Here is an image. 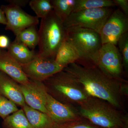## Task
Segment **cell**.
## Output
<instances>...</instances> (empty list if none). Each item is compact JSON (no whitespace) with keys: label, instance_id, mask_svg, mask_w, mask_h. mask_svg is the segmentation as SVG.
Wrapping results in <instances>:
<instances>
[{"label":"cell","instance_id":"6da1fadb","mask_svg":"<svg viewBox=\"0 0 128 128\" xmlns=\"http://www.w3.org/2000/svg\"><path fill=\"white\" fill-rule=\"evenodd\" d=\"M64 70L74 76L91 96L108 102L118 110L124 108L123 98L128 94L127 82L110 78L95 66L74 63Z\"/></svg>","mask_w":128,"mask_h":128},{"label":"cell","instance_id":"7a4b0ae2","mask_svg":"<svg viewBox=\"0 0 128 128\" xmlns=\"http://www.w3.org/2000/svg\"><path fill=\"white\" fill-rule=\"evenodd\" d=\"M78 106L81 116L98 128L128 127V116L106 101L90 96Z\"/></svg>","mask_w":128,"mask_h":128},{"label":"cell","instance_id":"3957f363","mask_svg":"<svg viewBox=\"0 0 128 128\" xmlns=\"http://www.w3.org/2000/svg\"><path fill=\"white\" fill-rule=\"evenodd\" d=\"M43 82L48 94L64 104L78 105L91 96L74 76L64 70Z\"/></svg>","mask_w":128,"mask_h":128},{"label":"cell","instance_id":"277c9868","mask_svg":"<svg viewBox=\"0 0 128 128\" xmlns=\"http://www.w3.org/2000/svg\"><path fill=\"white\" fill-rule=\"evenodd\" d=\"M38 33L39 51L37 56L54 60L57 50L66 40V32L63 22L54 11L41 19Z\"/></svg>","mask_w":128,"mask_h":128},{"label":"cell","instance_id":"5b68a950","mask_svg":"<svg viewBox=\"0 0 128 128\" xmlns=\"http://www.w3.org/2000/svg\"><path fill=\"white\" fill-rule=\"evenodd\" d=\"M66 39L75 48L80 56L78 61L82 66L92 65L102 46L100 34L94 30L84 28H66Z\"/></svg>","mask_w":128,"mask_h":128},{"label":"cell","instance_id":"8992f818","mask_svg":"<svg viewBox=\"0 0 128 128\" xmlns=\"http://www.w3.org/2000/svg\"><path fill=\"white\" fill-rule=\"evenodd\" d=\"M113 10L112 8L85 9L73 12L63 22L66 29L84 28L100 33L106 20Z\"/></svg>","mask_w":128,"mask_h":128},{"label":"cell","instance_id":"52a82bcc","mask_svg":"<svg viewBox=\"0 0 128 128\" xmlns=\"http://www.w3.org/2000/svg\"><path fill=\"white\" fill-rule=\"evenodd\" d=\"M93 65L110 78L121 82H127L123 78L122 60L116 45L112 44H102Z\"/></svg>","mask_w":128,"mask_h":128},{"label":"cell","instance_id":"ba28073f","mask_svg":"<svg viewBox=\"0 0 128 128\" xmlns=\"http://www.w3.org/2000/svg\"><path fill=\"white\" fill-rule=\"evenodd\" d=\"M128 18L119 8L113 11L101 29L100 36L102 44L116 45L118 41L128 32Z\"/></svg>","mask_w":128,"mask_h":128},{"label":"cell","instance_id":"9c48e42d","mask_svg":"<svg viewBox=\"0 0 128 128\" xmlns=\"http://www.w3.org/2000/svg\"><path fill=\"white\" fill-rule=\"evenodd\" d=\"M26 75L30 80L43 82L64 67L59 64L54 60L36 56L31 62L20 64Z\"/></svg>","mask_w":128,"mask_h":128},{"label":"cell","instance_id":"30bf717a","mask_svg":"<svg viewBox=\"0 0 128 128\" xmlns=\"http://www.w3.org/2000/svg\"><path fill=\"white\" fill-rule=\"evenodd\" d=\"M0 8L6 18L5 29L12 31L16 36L26 28L39 24L36 16L28 14L19 6L9 4L2 5Z\"/></svg>","mask_w":128,"mask_h":128},{"label":"cell","instance_id":"8fae6325","mask_svg":"<svg viewBox=\"0 0 128 128\" xmlns=\"http://www.w3.org/2000/svg\"><path fill=\"white\" fill-rule=\"evenodd\" d=\"M45 107L48 115L56 125L82 119L74 105L59 102L47 92Z\"/></svg>","mask_w":128,"mask_h":128},{"label":"cell","instance_id":"7c38bea8","mask_svg":"<svg viewBox=\"0 0 128 128\" xmlns=\"http://www.w3.org/2000/svg\"><path fill=\"white\" fill-rule=\"evenodd\" d=\"M19 86L26 105L48 114L45 107L47 92L43 82L30 80L27 84Z\"/></svg>","mask_w":128,"mask_h":128},{"label":"cell","instance_id":"4fadbf2b","mask_svg":"<svg viewBox=\"0 0 128 128\" xmlns=\"http://www.w3.org/2000/svg\"><path fill=\"white\" fill-rule=\"evenodd\" d=\"M0 71L19 84H27L30 82L22 70L20 64L12 57L7 51L1 48H0Z\"/></svg>","mask_w":128,"mask_h":128},{"label":"cell","instance_id":"5bb4252c","mask_svg":"<svg viewBox=\"0 0 128 128\" xmlns=\"http://www.w3.org/2000/svg\"><path fill=\"white\" fill-rule=\"evenodd\" d=\"M0 93L17 106L22 108L26 105L19 84L1 71Z\"/></svg>","mask_w":128,"mask_h":128},{"label":"cell","instance_id":"9a60e30c","mask_svg":"<svg viewBox=\"0 0 128 128\" xmlns=\"http://www.w3.org/2000/svg\"><path fill=\"white\" fill-rule=\"evenodd\" d=\"M22 108L33 128H55V124L47 114L33 109L27 105Z\"/></svg>","mask_w":128,"mask_h":128},{"label":"cell","instance_id":"2e32d148","mask_svg":"<svg viewBox=\"0 0 128 128\" xmlns=\"http://www.w3.org/2000/svg\"><path fill=\"white\" fill-rule=\"evenodd\" d=\"M80 58V56L75 48L66 39L57 50L54 60L65 68L70 64L76 63Z\"/></svg>","mask_w":128,"mask_h":128},{"label":"cell","instance_id":"e0dca14e","mask_svg":"<svg viewBox=\"0 0 128 128\" xmlns=\"http://www.w3.org/2000/svg\"><path fill=\"white\" fill-rule=\"evenodd\" d=\"M7 49L9 54L20 64L29 63L37 55L34 50H30L23 44L16 40L10 44Z\"/></svg>","mask_w":128,"mask_h":128},{"label":"cell","instance_id":"ac0fdd59","mask_svg":"<svg viewBox=\"0 0 128 128\" xmlns=\"http://www.w3.org/2000/svg\"><path fill=\"white\" fill-rule=\"evenodd\" d=\"M2 127L3 128H33L22 108L3 120Z\"/></svg>","mask_w":128,"mask_h":128},{"label":"cell","instance_id":"d6986e66","mask_svg":"<svg viewBox=\"0 0 128 128\" xmlns=\"http://www.w3.org/2000/svg\"><path fill=\"white\" fill-rule=\"evenodd\" d=\"M50 2L53 11L63 22L74 11L76 0H52Z\"/></svg>","mask_w":128,"mask_h":128},{"label":"cell","instance_id":"ffe728a7","mask_svg":"<svg viewBox=\"0 0 128 128\" xmlns=\"http://www.w3.org/2000/svg\"><path fill=\"white\" fill-rule=\"evenodd\" d=\"M16 36V41L23 44L32 50H34L38 44V33L36 26L28 28Z\"/></svg>","mask_w":128,"mask_h":128},{"label":"cell","instance_id":"44dd1931","mask_svg":"<svg viewBox=\"0 0 128 128\" xmlns=\"http://www.w3.org/2000/svg\"><path fill=\"white\" fill-rule=\"evenodd\" d=\"M115 6L113 0H76L73 12L85 9L112 8Z\"/></svg>","mask_w":128,"mask_h":128},{"label":"cell","instance_id":"7402d4cb","mask_svg":"<svg viewBox=\"0 0 128 128\" xmlns=\"http://www.w3.org/2000/svg\"><path fill=\"white\" fill-rule=\"evenodd\" d=\"M29 5L38 18H44L53 10L50 0H32Z\"/></svg>","mask_w":128,"mask_h":128},{"label":"cell","instance_id":"603a6c76","mask_svg":"<svg viewBox=\"0 0 128 128\" xmlns=\"http://www.w3.org/2000/svg\"><path fill=\"white\" fill-rule=\"evenodd\" d=\"M18 110L15 104L0 93V117L4 119Z\"/></svg>","mask_w":128,"mask_h":128},{"label":"cell","instance_id":"cb8c5ba5","mask_svg":"<svg viewBox=\"0 0 128 128\" xmlns=\"http://www.w3.org/2000/svg\"><path fill=\"white\" fill-rule=\"evenodd\" d=\"M117 44L122 57L123 66L127 73L128 70V32L126 33L120 38Z\"/></svg>","mask_w":128,"mask_h":128},{"label":"cell","instance_id":"d4e9b609","mask_svg":"<svg viewBox=\"0 0 128 128\" xmlns=\"http://www.w3.org/2000/svg\"><path fill=\"white\" fill-rule=\"evenodd\" d=\"M54 128H99L86 120L82 118L80 120L71 121L60 125H56Z\"/></svg>","mask_w":128,"mask_h":128},{"label":"cell","instance_id":"484cf974","mask_svg":"<svg viewBox=\"0 0 128 128\" xmlns=\"http://www.w3.org/2000/svg\"><path fill=\"white\" fill-rule=\"evenodd\" d=\"M116 6L120 7L119 9L124 14L128 16V0H113Z\"/></svg>","mask_w":128,"mask_h":128},{"label":"cell","instance_id":"4316f807","mask_svg":"<svg viewBox=\"0 0 128 128\" xmlns=\"http://www.w3.org/2000/svg\"><path fill=\"white\" fill-rule=\"evenodd\" d=\"M6 1L9 4L15 5L20 8L25 7L30 2V0H9Z\"/></svg>","mask_w":128,"mask_h":128},{"label":"cell","instance_id":"83f0119b","mask_svg":"<svg viewBox=\"0 0 128 128\" xmlns=\"http://www.w3.org/2000/svg\"><path fill=\"white\" fill-rule=\"evenodd\" d=\"M10 44L9 38L4 35H0V48H7Z\"/></svg>","mask_w":128,"mask_h":128},{"label":"cell","instance_id":"f1b7e54d","mask_svg":"<svg viewBox=\"0 0 128 128\" xmlns=\"http://www.w3.org/2000/svg\"><path fill=\"white\" fill-rule=\"evenodd\" d=\"M0 24L6 25V19L4 12L0 8Z\"/></svg>","mask_w":128,"mask_h":128}]
</instances>
